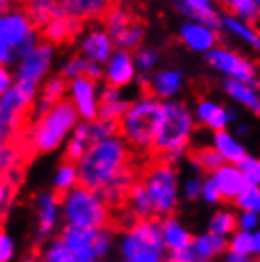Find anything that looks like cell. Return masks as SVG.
Listing matches in <instances>:
<instances>
[{
	"label": "cell",
	"mask_w": 260,
	"mask_h": 262,
	"mask_svg": "<svg viewBox=\"0 0 260 262\" xmlns=\"http://www.w3.org/2000/svg\"><path fill=\"white\" fill-rule=\"evenodd\" d=\"M131 150L124 137H112L101 143H91L78 164L80 184L93 190H104L120 179L129 167Z\"/></svg>",
	"instance_id": "6da1fadb"
},
{
	"label": "cell",
	"mask_w": 260,
	"mask_h": 262,
	"mask_svg": "<svg viewBox=\"0 0 260 262\" xmlns=\"http://www.w3.org/2000/svg\"><path fill=\"white\" fill-rule=\"evenodd\" d=\"M80 116L69 99L59 101L50 111L36 116V122L27 131V144L34 154H50L61 148L78 125Z\"/></svg>",
	"instance_id": "7a4b0ae2"
},
{
	"label": "cell",
	"mask_w": 260,
	"mask_h": 262,
	"mask_svg": "<svg viewBox=\"0 0 260 262\" xmlns=\"http://www.w3.org/2000/svg\"><path fill=\"white\" fill-rule=\"evenodd\" d=\"M192 131H194V118L188 108L177 101H165L152 150L160 156V160L173 164L186 150Z\"/></svg>",
	"instance_id": "3957f363"
},
{
	"label": "cell",
	"mask_w": 260,
	"mask_h": 262,
	"mask_svg": "<svg viewBox=\"0 0 260 262\" xmlns=\"http://www.w3.org/2000/svg\"><path fill=\"white\" fill-rule=\"evenodd\" d=\"M162 114L163 103L156 95H141L137 101H131L125 116L120 120V135L137 150H152Z\"/></svg>",
	"instance_id": "277c9868"
},
{
	"label": "cell",
	"mask_w": 260,
	"mask_h": 262,
	"mask_svg": "<svg viewBox=\"0 0 260 262\" xmlns=\"http://www.w3.org/2000/svg\"><path fill=\"white\" fill-rule=\"evenodd\" d=\"M165 243L162 236V223L150 219H139L124 230L118 243L122 262H163Z\"/></svg>",
	"instance_id": "5b68a950"
},
{
	"label": "cell",
	"mask_w": 260,
	"mask_h": 262,
	"mask_svg": "<svg viewBox=\"0 0 260 262\" xmlns=\"http://www.w3.org/2000/svg\"><path fill=\"white\" fill-rule=\"evenodd\" d=\"M61 215L69 226L109 228L111 205L101 192L78 184L61 196Z\"/></svg>",
	"instance_id": "8992f818"
},
{
	"label": "cell",
	"mask_w": 260,
	"mask_h": 262,
	"mask_svg": "<svg viewBox=\"0 0 260 262\" xmlns=\"http://www.w3.org/2000/svg\"><path fill=\"white\" fill-rule=\"evenodd\" d=\"M38 27L27 10H0V48L12 52L17 61L40 42Z\"/></svg>",
	"instance_id": "52a82bcc"
},
{
	"label": "cell",
	"mask_w": 260,
	"mask_h": 262,
	"mask_svg": "<svg viewBox=\"0 0 260 262\" xmlns=\"http://www.w3.org/2000/svg\"><path fill=\"white\" fill-rule=\"evenodd\" d=\"M53 59H55V50L52 44L38 42L31 52L17 61L15 72H13V85L34 101L40 88L48 80Z\"/></svg>",
	"instance_id": "ba28073f"
},
{
	"label": "cell",
	"mask_w": 260,
	"mask_h": 262,
	"mask_svg": "<svg viewBox=\"0 0 260 262\" xmlns=\"http://www.w3.org/2000/svg\"><path fill=\"white\" fill-rule=\"evenodd\" d=\"M141 183L148 192L154 215L169 216L175 211L177 202H179V183H177L173 164L160 160L156 164L148 165Z\"/></svg>",
	"instance_id": "9c48e42d"
},
{
	"label": "cell",
	"mask_w": 260,
	"mask_h": 262,
	"mask_svg": "<svg viewBox=\"0 0 260 262\" xmlns=\"http://www.w3.org/2000/svg\"><path fill=\"white\" fill-rule=\"evenodd\" d=\"M61 239L65 242L78 262H97L109 255L112 247V236L109 228H80L65 224L61 230Z\"/></svg>",
	"instance_id": "30bf717a"
},
{
	"label": "cell",
	"mask_w": 260,
	"mask_h": 262,
	"mask_svg": "<svg viewBox=\"0 0 260 262\" xmlns=\"http://www.w3.org/2000/svg\"><path fill=\"white\" fill-rule=\"evenodd\" d=\"M34 111V101L21 93L15 85L0 97V141L17 143L29 114Z\"/></svg>",
	"instance_id": "8fae6325"
},
{
	"label": "cell",
	"mask_w": 260,
	"mask_h": 262,
	"mask_svg": "<svg viewBox=\"0 0 260 262\" xmlns=\"http://www.w3.org/2000/svg\"><path fill=\"white\" fill-rule=\"evenodd\" d=\"M34 215H36V239L46 242L50 239L52 234L57 228L59 221L63 219L61 215V196L53 190L40 192L34 198Z\"/></svg>",
	"instance_id": "7c38bea8"
},
{
	"label": "cell",
	"mask_w": 260,
	"mask_h": 262,
	"mask_svg": "<svg viewBox=\"0 0 260 262\" xmlns=\"http://www.w3.org/2000/svg\"><path fill=\"white\" fill-rule=\"evenodd\" d=\"M99 92L97 82L85 76L69 82V101L74 105L80 120L93 122L99 118Z\"/></svg>",
	"instance_id": "4fadbf2b"
},
{
	"label": "cell",
	"mask_w": 260,
	"mask_h": 262,
	"mask_svg": "<svg viewBox=\"0 0 260 262\" xmlns=\"http://www.w3.org/2000/svg\"><path fill=\"white\" fill-rule=\"evenodd\" d=\"M209 63L219 69L221 72L228 74L232 80H240V82H245V84L251 85H258L256 82V69H254L253 63H249L247 59L240 57L237 53L230 52V50H221V48H215L211 50L207 55Z\"/></svg>",
	"instance_id": "5bb4252c"
},
{
	"label": "cell",
	"mask_w": 260,
	"mask_h": 262,
	"mask_svg": "<svg viewBox=\"0 0 260 262\" xmlns=\"http://www.w3.org/2000/svg\"><path fill=\"white\" fill-rule=\"evenodd\" d=\"M106 85L124 90L131 85L137 78V65H135V55L127 50H120L111 55V59L104 63V74H103Z\"/></svg>",
	"instance_id": "9a60e30c"
},
{
	"label": "cell",
	"mask_w": 260,
	"mask_h": 262,
	"mask_svg": "<svg viewBox=\"0 0 260 262\" xmlns=\"http://www.w3.org/2000/svg\"><path fill=\"white\" fill-rule=\"evenodd\" d=\"M114 40L109 34L106 29H101V27H93L90 31H85L84 36L80 38V46L78 53L82 57H85L88 61H93L97 65H104L106 61L111 59V55L116 50H114Z\"/></svg>",
	"instance_id": "2e32d148"
},
{
	"label": "cell",
	"mask_w": 260,
	"mask_h": 262,
	"mask_svg": "<svg viewBox=\"0 0 260 262\" xmlns=\"http://www.w3.org/2000/svg\"><path fill=\"white\" fill-rule=\"evenodd\" d=\"M112 0H63V10L80 23L101 19L112 10Z\"/></svg>",
	"instance_id": "e0dca14e"
},
{
	"label": "cell",
	"mask_w": 260,
	"mask_h": 262,
	"mask_svg": "<svg viewBox=\"0 0 260 262\" xmlns=\"http://www.w3.org/2000/svg\"><path fill=\"white\" fill-rule=\"evenodd\" d=\"M179 36L194 52H211V50H215V44H216L215 31L202 25V23H198V21H188V23L181 25Z\"/></svg>",
	"instance_id": "ac0fdd59"
},
{
	"label": "cell",
	"mask_w": 260,
	"mask_h": 262,
	"mask_svg": "<svg viewBox=\"0 0 260 262\" xmlns=\"http://www.w3.org/2000/svg\"><path fill=\"white\" fill-rule=\"evenodd\" d=\"M80 23L78 19H74L71 15H61V17H55L52 19L48 25H44L40 29V34H42V38L44 42L48 44H52V46H61V44H65L69 40H72L76 34L80 33Z\"/></svg>",
	"instance_id": "d6986e66"
},
{
	"label": "cell",
	"mask_w": 260,
	"mask_h": 262,
	"mask_svg": "<svg viewBox=\"0 0 260 262\" xmlns=\"http://www.w3.org/2000/svg\"><path fill=\"white\" fill-rule=\"evenodd\" d=\"M211 179L215 181L216 188L224 200H235L249 186L243 171L235 165H222L221 169L213 173Z\"/></svg>",
	"instance_id": "ffe728a7"
},
{
	"label": "cell",
	"mask_w": 260,
	"mask_h": 262,
	"mask_svg": "<svg viewBox=\"0 0 260 262\" xmlns=\"http://www.w3.org/2000/svg\"><path fill=\"white\" fill-rule=\"evenodd\" d=\"M131 106V101L124 97L122 90L112 88V85H104L99 92V116L109 120H120L125 116L127 108Z\"/></svg>",
	"instance_id": "44dd1931"
},
{
	"label": "cell",
	"mask_w": 260,
	"mask_h": 262,
	"mask_svg": "<svg viewBox=\"0 0 260 262\" xmlns=\"http://www.w3.org/2000/svg\"><path fill=\"white\" fill-rule=\"evenodd\" d=\"M69 92V80H65L61 74L52 76L44 82V85L40 88L38 95L34 99V114L40 116L46 111H50L53 105H57L59 101L65 99V93Z\"/></svg>",
	"instance_id": "7402d4cb"
},
{
	"label": "cell",
	"mask_w": 260,
	"mask_h": 262,
	"mask_svg": "<svg viewBox=\"0 0 260 262\" xmlns=\"http://www.w3.org/2000/svg\"><path fill=\"white\" fill-rule=\"evenodd\" d=\"M177 10L182 15L194 17V21L209 27V29H213V31L222 27L221 15L213 8L211 0H177Z\"/></svg>",
	"instance_id": "603a6c76"
},
{
	"label": "cell",
	"mask_w": 260,
	"mask_h": 262,
	"mask_svg": "<svg viewBox=\"0 0 260 262\" xmlns=\"http://www.w3.org/2000/svg\"><path fill=\"white\" fill-rule=\"evenodd\" d=\"M21 177V148L17 143L0 141V179L17 184Z\"/></svg>",
	"instance_id": "cb8c5ba5"
},
{
	"label": "cell",
	"mask_w": 260,
	"mask_h": 262,
	"mask_svg": "<svg viewBox=\"0 0 260 262\" xmlns=\"http://www.w3.org/2000/svg\"><path fill=\"white\" fill-rule=\"evenodd\" d=\"M90 144H91L90 122H85V120H80L78 125H76V127H74V131H72V135L69 137V141H67L63 156H65L67 162L78 164L80 160L84 158L85 152H88Z\"/></svg>",
	"instance_id": "d4e9b609"
},
{
	"label": "cell",
	"mask_w": 260,
	"mask_h": 262,
	"mask_svg": "<svg viewBox=\"0 0 260 262\" xmlns=\"http://www.w3.org/2000/svg\"><path fill=\"white\" fill-rule=\"evenodd\" d=\"M182 85V72L177 69H163L158 71L152 76L150 82V92L158 99H169L173 97Z\"/></svg>",
	"instance_id": "484cf974"
},
{
	"label": "cell",
	"mask_w": 260,
	"mask_h": 262,
	"mask_svg": "<svg viewBox=\"0 0 260 262\" xmlns=\"http://www.w3.org/2000/svg\"><path fill=\"white\" fill-rule=\"evenodd\" d=\"M196 116L198 120L205 124L209 129L213 131H222L226 127V124L230 122V114L226 108H222L219 103L209 101V99H202L198 106H196Z\"/></svg>",
	"instance_id": "4316f807"
},
{
	"label": "cell",
	"mask_w": 260,
	"mask_h": 262,
	"mask_svg": "<svg viewBox=\"0 0 260 262\" xmlns=\"http://www.w3.org/2000/svg\"><path fill=\"white\" fill-rule=\"evenodd\" d=\"M162 236L165 247L173 253V251H182L188 249L192 237H190L188 230L184 228L177 219L173 216H165L162 221Z\"/></svg>",
	"instance_id": "83f0119b"
},
{
	"label": "cell",
	"mask_w": 260,
	"mask_h": 262,
	"mask_svg": "<svg viewBox=\"0 0 260 262\" xmlns=\"http://www.w3.org/2000/svg\"><path fill=\"white\" fill-rule=\"evenodd\" d=\"M125 205H127V209H129V213L133 215L135 221H139V219H150V216L154 215V207H152L150 196L143 183H135L131 186L129 194L125 198Z\"/></svg>",
	"instance_id": "f1b7e54d"
},
{
	"label": "cell",
	"mask_w": 260,
	"mask_h": 262,
	"mask_svg": "<svg viewBox=\"0 0 260 262\" xmlns=\"http://www.w3.org/2000/svg\"><path fill=\"white\" fill-rule=\"evenodd\" d=\"M224 88H226V92L230 93L237 103H241L245 108L253 111L254 114L260 116V95L256 93V88H254V85L230 78L226 84H224Z\"/></svg>",
	"instance_id": "f546056e"
},
{
	"label": "cell",
	"mask_w": 260,
	"mask_h": 262,
	"mask_svg": "<svg viewBox=\"0 0 260 262\" xmlns=\"http://www.w3.org/2000/svg\"><path fill=\"white\" fill-rule=\"evenodd\" d=\"M226 249V242L224 237L215 236V234H205V236H200L192 239L190 243V251L194 253L196 260L198 262H205L209 258H213L215 255H219L221 251Z\"/></svg>",
	"instance_id": "4dcf8cb0"
},
{
	"label": "cell",
	"mask_w": 260,
	"mask_h": 262,
	"mask_svg": "<svg viewBox=\"0 0 260 262\" xmlns=\"http://www.w3.org/2000/svg\"><path fill=\"white\" fill-rule=\"evenodd\" d=\"M78 184H80L78 165L63 160V164L57 165V169H55V173H53L52 177L53 192L59 194V196H63V194H67V192L72 190Z\"/></svg>",
	"instance_id": "1f68e13d"
},
{
	"label": "cell",
	"mask_w": 260,
	"mask_h": 262,
	"mask_svg": "<svg viewBox=\"0 0 260 262\" xmlns=\"http://www.w3.org/2000/svg\"><path fill=\"white\" fill-rule=\"evenodd\" d=\"M215 148L221 152L224 162H230V164H240V162H243L247 158L245 148L224 129L215 131Z\"/></svg>",
	"instance_id": "d6a6232c"
},
{
	"label": "cell",
	"mask_w": 260,
	"mask_h": 262,
	"mask_svg": "<svg viewBox=\"0 0 260 262\" xmlns=\"http://www.w3.org/2000/svg\"><path fill=\"white\" fill-rule=\"evenodd\" d=\"M192 162L196 167H200L205 173H215L224 165V158L221 156V152L213 148V146H202V148H196L190 154Z\"/></svg>",
	"instance_id": "836d02e7"
},
{
	"label": "cell",
	"mask_w": 260,
	"mask_h": 262,
	"mask_svg": "<svg viewBox=\"0 0 260 262\" xmlns=\"http://www.w3.org/2000/svg\"><path fill=\"white\" fill-rule=\"evenodd\" d=\"M222 27L228 29L232 34H235L237 38H241L243 42H247L253 48L260 50V33L249 23L237 19V17H232V15H226V17H222Z\"/></svg>",
	"instance_id": "e575fe53"
},
{
	"label": "cell",
	"mask_w": 260,
	"mask_h": 262,
	"mask_svg": "<svg viewBox=\"0 0 260 262\" xmlns=\"http://www.w3.org/2000/svg\"><path fill=\"white\" fill-rule=\"evenodd\" d=\"M224 4L260 33V4L256 0H224Z\"/></svg>",
	"instance_id": "d590c367"
},
{
	"label": "cell",
	"mask_w": 260,
	"mask_h": 262,
	"mask_svg": "<svg viewBox=\"0 0 260 262\" xmlns=\"http://www.w3.org/2000/svg\"><path fill=\"white\" fill-rule=\"evenodd\" d=\"M133 17H131V13L125 10V8H120V6H114L111 12L104 15V29L109 31V34L112 36V40L118 38L120 34L124 33L125 29L133 23Z\"/></svg>",
	"instance_id": "8d00e7d4"
},
{
	"label": "cell",
	"mask_w": 260,
	"mask_h": 262,
	"mask_svg": "<svg viewBox=\"0 0 260 262\" xmlns=\"http://www.w3.org/2000/svg\"><path fill=\"white\" fill-rule=\"evenodd\" d=\"M144 34H146V29H144L143 23L133 21L124 33L120 34L118 38H114V44H116L120 50H127V52H131V50H137V48L143 44Z\"/></svg>",
	"instance_id": "74e56055"
},
{
	"label": "cell",
	"mask_w": 260,
	"mask_h": 262,
	"mask_svg": "<svg viewBox=\"0 0 260 262\" xmlns=\"http://www.w3.org/2000/svg\"><path fill=\"white\" fill-rule=\"evenodd\" d=\"M120 135V122L116 120H109V118H101L90 122V137L91 143H101V141H106V139L118 137Z\"/></svg>",
	"instance_id": "f35d334b"
},
{
	"label": "cell",
	"mask_w": 260,
	"mask_h": 262,
	"mask_svg": "<svg viewBox=\"0 0 260 262\" xmlns=\"http://www.w3.org/2000/svg\"><path fill=\"white\" fill-rule=\"evenodd\" d=\"M42 262H78L61 237H55L42 251Z\"/></svg>",
	"instance_id": "ab89813d"
},
{
	"label": "cell",
	"mask_w": 260,
	"mask_h": 262,
	"mask_svg": "<svg viewBox=\"0 0 260 262\" xmlns=\"http://www.w3.org/2000/svg\"><path fill=\"white\" fill-rule=\"evenodd\" d=\"M237 226V219H235L232 213H228V211H219L213 219H211V223H209V228H211V234H215V236H228V234H232Z\"/></svg>",
	"instance_id": "60d3db41"
},
{
	"label": "cell",
	"mask_w": 260,
	"mask_h": 262,
	"mask_svg": "<svg viewBox=\"0 0 260 262\" xmlns=\"http://www.w3.org/2000/svg\"><path fill=\"white\" fill-rule=\"evenodd\" d=\"M90 65H91V61H88L85 57H82V55L78 53V55L71 57L65 65L61 67V76H63L65 80H69V82L74 78H80V76H85V78H88Z\"/></svg>",
	"instance_id": "b9f144b4"
},
{
	"label": "cell",
	"mask_w": 260,
	"mask_h": 262,
	"mask_svg": "<svg viewBox=\"0 0 260 262\" xmlns=\"http://www.w3.org/2000/svg\"><path fill=\"white\" fill-rule=\"evenodd\" d=\"M235 202H237V207H241L243 211H249V213H256V215H258L260 213V186L249 184L247 188L235 198Z\"/></svg>",
	"instance_id": "7bdbcfd3"
},
{
	"label": "cell",
	"mask_w": 260,
	"mask_h": 262,
	"mask_svg": "<svg viewBox=\"0 0 260 262\" xmlns=\"http://www.w3.org/2000/svg\"><path fill=\"white\" fill-rule=\"evenodd\" d=\"M230 249H232V253H235V255H243V256L254 253V234L245 232V230L237 232V234L232 237V242H230Z\"/></svg>",
	"instance_id": "ee69618b"
},
{
	"label": "cell",
	"mask_w": 260,
	"mask_h": 262,
	"mask_svg": "<svg viewBox=\"0 0 260 262\" xmlns=\"http://www.w3.org/2000/svg\"><path fill=\"white\" fill-rule=\"evenodd\" d=\"M241 171H243V175L247 179L249 184H254V186H260V160L256 158H245L243 162L237 164Z\"/></svg>",
	"instance_id": "f6af8a7d"
},
{
	"label": "cell",
	"mask_w": 260,
	"mask_h": 262,
	"mask_svg": "<svg viewBox=\"0 0 260 262\" xmlns=\"http://www.w3.org/2000/svg\"><path fill=\"white\" fill-rule=\"evenodd\" d=\"M158 63V52L150 50V48H141L135 52V65L143 72H150Z\"/></svg>",
	"instance_id": "bcb514c9"
},
{
	"label": "cell",
	"mask_w": 260,
	"mask_h": 262,
	"mask_svg": "<svg viewBox=\"0 0 260 262\" xmlns=\"http://www.w3.org/2000/svg\"><path fill=\"white\" fill-rule=\"evenodd\" d=\"M15 258V242L6 230L0 228V262H12Z\"/></svg>",
	"instance_id": "7dc6e473"
},
{
	"label": "cell",
	"mask_w": 260,
	"mask_h": 262,
	"mask_svg": "<svg viewBox=\"0 0 260 262\" xmlns=\"http://www.w3.org/2000/svg\"><path fill=\"white\" fill-rule=\"evenodd\" d=\"M13 194H15V184L10 183L8 179H0V209L8 213L13 202Z\"/></svg>",
	"instance_id": "c3c4849f"
},
{
	"label": "cell",
	"mask_w": 260,
	"mask_h": 262,
	"mask_svg": "<svg viewBox=\"0 0 260 262\" xmlns=\"http://www.w3.org/2000/svg\"><path fill=\"white\" fill-rule=\"evenodd\" d=\"M202 198L205 200V202L209 203H216L219 200H221V192H219V188H216V184L213 179H207L205 183H203V188H202Z\"/></svg>",
	"instance_id": "681fc988"
},
{
	"label": "cell",
	"mask_w": 260,
	"mask_h": 262,
	"mask_svg": "<svg viewBox=\"0 0 260 262\" xmlns=\"http://www.w3.org/2000/svg\"><path fill=\"white\" fill-rule=\"evenodd\" d=\"M202 188H203V183L200 179H188L186 184H184V196L188 198V200H196L198 196H202Z\"/></svg>",
	"instance_id": "f907efd6"
},
{
	"label": "cell",
	"mask_w": 260,
	"mask_h": 262,
	"mask_svg": "<svg viewBox=\"0 0 260 262\" xmlns=\"http://www.w3.org/2000/svg\"><path fill=\"white\" fill-rule=\"evenodd\" d=\"M13 88V72L4 65H0V97Z\"/></svg>",
	"instance_id": "816d5d0a"
},
{
	"label": "cell",
	"mask_w": 260,
	"mask_h": 262,
	"mask_svg": "<svg viewBox=\"0 0 260 262\" xmlns=\"http://www.w3.org/2000/svg\"><path fill=\"white\" fill-rule=\"evenodd\" d=\"M237 226H240L241 230H245V232H251L254 226H258V215H256V213H249V211H245V213L240 216Z\"/></svg>",
	"instance_id": "f5cc1de1"
},
{
	"label": "cell",
	"mask_w": 260,
	"mask_h": 262,
	"mask_svg": "<svg viewBox=\"0 0 260 262\" xmlns=\"http://www.w3.org/2000/svg\"><path fill=\"white\" fill-rule=\"evenodd\" d=\"M167 262H198V260H196L194 253L188 247V249H182V251H173L167 256Z\"/></svg>",
	"instance_id": "db71d44e"
},
{
	"label": "cell",
	"mask_w": 260,
	"mask_h": 262,
	"mask_svg": "<svg viewBox=\"0 0 260 262\" xmlns=\"http://www.w3.org/2000/svg\"><path fill=\"white\" fill-rule=\"evenodd\" d=\"M228 262H249V258H247V256H243V255L230 253V255H228Z\"/></svg>",
	"instance_id": "11a10c76"
},
{
	"label": "cell",
	"mask_w": 260,
	"mask_h": 262,
	"mask_svg": "<svg viewBox=\"0 0 260 262\" xmlns=\"http://www.w3.org/2000/svg\"><path fill=\"white\" fill-rule=\"evenodd\" d=\"M254 253H260V232L254 234Z\"/></svg>",
	"instance_id": "9f6ffc18"
},
{
	"label": "cell",
	"mask_w": 260,
	"mask_h": 262,
	"mask_svg": "<svg viewBox=\"0 0 260 262\" xmlns=\"http://www.w3.org/2000/svg\"><path fill=\"white\" fill-rule=\"evenodd\" d=\"M21 262H42V260H38L34 255H27V256H23V258H21Z\"/></svg>",
	"instance_id": "6f0895ef"
},
{
	"label": "cell",
	"mask_w": 260,
	"mask_h": 262,
	"mask_svg": "<svg viewBox=\"0 0 260 262\" xmlns=\"http://www.w3.org/2000/svg\"><path fill=\"white\" fill-rule=\"evenodd\" d=\"M8 4H10V0H0V8H8Z\"/></svg>",
	"instance_id": "680465c9"
},
{
	"label": "cell",
	"mask_w": 260,
	"mask_h": 262,
	"mask_svg": "<svg viewBox=\"0 0 260 262\" xmlns=\"http://www.w3.org/2000/svg\"><path fill=\"white\" fill-rule=\"evenodd\" d=\"M256 2H258V4H260V0H256Z\"/></svg>",
	"instance_id": "91938a15"
},
{
	"label": "cell",
	"mask_w": 260,
	"mask_h": 262,
	"mask_svg": "<svg viewBox=\"0 0 260 262\" xmlns=\"http://www.w3.org/2000/svg\"><path fill=\"white\" fill-rule=\"evenodd\" d=\"M0 10H2V8H0Z\"/></svg>",
	"instance_id": "94428289"
}]
</instances>
